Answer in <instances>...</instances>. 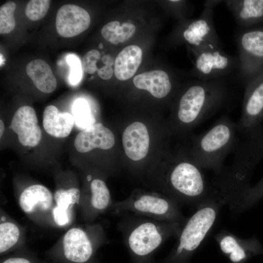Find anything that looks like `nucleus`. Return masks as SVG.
<instances>
[{
  "instance_id": "7c9ffc66",
  "label": "nucleus",
  "mask_w": 263,
  "mask_h": 263,
  "mask_svg": "<svg viewBox=\"0 0 263 263\" xmlns=\"http://www.w3.org/2000/svg\"><path fill=\"white\" fill-rule=\"evenodd\" d=\"M263 194V178L256 186L249 188L240 198L238 206L240 209L248 207L253 202Z\"/></svg>"
},
{
  "instance_id": "39448f33",
  "label": "nucleus",
  "mask_w": 263,
  "mask_h": 263,
  "mask_svg": "<svg viewBox=\"0 0 263 263\" xmlns=\"http://www.w3.org/2000/svg\"><path fill=\"white\" fill-rule=\"evenodd\" d=\"M239 136L237 123L227 115L221 116L195 139L192 160L202 169H211L218 175L224 168L225 158L240 142Z\"/></svg>"
},
{
  "instance_id": "f03ea898",
  "label": "nucleus",
  "mask_w": 263,
  "mask_h": 263,
  "mask_svg": "<svg viewBox=\"0 0 263 263\" xmlns=\"http://www.w3.org/2000/svg\"><path fill=\"white\" fill-rule=\"evenodd\" d=\"M230 203V200L226 195L214 188L213 195L188 218L169 254L156 263H188L211 231L221 207Z\"/></svg>"
},
{
  "instance_id": "c9c22d12",
  "label": "nucleus",
  "mask_w": 263,
  "mask_h": 263,
  "mask_svg": "<svg viewBox=\"0 0 263 263\" xmlns=\"http://www.w3.org/2000/svg\"><path fill=\"white\" fill-rule=\"evenodd\" d=\"M97 72L99 76L104 80L110 79L112 77L113 73V71L112 67L106 65L101 68L98 69Z\"/></svg>"
},
{
  "instance_id": "5701e85b",
  "label": "nucleus",
  "mask_w": 263,
  "mask_h": 263,
  "mask_svg": "<svg viewBox=\"0 0 263 263\" xmlns=\"http://www.w3.org/2000/svg\"><path fill=\"white\" fill-rule=\"evenodd\" d=\"M26 72L35 86L41 92L49 94L56 87V79L49 64L44 60L37 59L29 62Z\"/></svg>"
},
{
  "instance_id": "20e7f679",
  "label": "nucleus",
  "mask_w": 263,
  "mask_h": 263,
  "mask_svg": "<svg viewBox=\"0 0 263 263\" xmlns=\"http://www.w3.org/2000/svg\"><path fill=\"white\" fill-rule=\"evenodd\" d=\"M232 164L215 175L212 183L237 200L250 188L248 181L256 165L263 158V125L240 141Z\"/></svg>"
},
{
  "instance_id": "ddd939ff",
  "label": "nucleus",
  "mask_w": 263,
  "mask_h": 263,
  "mask_svg": "<svg viewBox=\"0 0 263 263\" xmlns=\"http://www.w3.org/2000/svg\"><path fill=\"white\" fill-rule=\"evenodd\" d=\"M214 239L222 253L232 263H245L262 251L254 239H243L225 230L215 235Z\"/></svg>"
},
{
  "instance_id": "6e6552de",
  "label": "nucleus",
  "mask_w": 263,
  "mask_h": 263,
  "mask_svg": "<svg viewBox=\"0 0 263 263\" xmlns=\"http://www.w3.org/2000/svg\"><path fill=\"white\" fill-rule=\"evenodd\" d=\"M239 75L244 84L263 74V25L238 30Z\"/></svg>"
},
{
  "instance_id": "4be33fe9",
  "label": "nucleus",
  "mask_w": 263,
  "mask_h": 263,
  "mask_svg": "<svg viewBox=\"0 0 263 263\" xmlns=\"http://www.w3.org/2000/svg\"><path fill=\"white\" fill-rule=\"evenodd\" d=\"M142 51L138 46L131 45L124 48L118 54L114 61V74L120 80L131 78L139 67Z\"/></svg>"
},
{
  "instance_id": "2f4dec72",
  "label": "nucleus",
  "mask_w": 263,
  "mask_h": 263,
  "mask_svg": "<svg viewBox=\"0 0 263 263\" xmlns=\"http://www.w3.org/2000/svg\"><path fill=\"white\" fill-rule=\"evenodd\" d=\"M100 58L99 52L95 49L88 51L83 57L82 66L84 71L87 74H93L97 71L96 62Z\"/></svg>"
},
{
  "instance_id": "a19ab883",
  "label": "nucleus",
  "mask_w": 263,
  "mask_h": 263,
  "mask_svg": "<svg viewBox=\"0 0 263 263\" xmlns=\"http://www.w3.org/2000/svg\"></svg>"
},
{
  "instance_id": "473e14b6",
  "label": "nucleus",
  "mask_w": 263,
  "mask_h": 263,
  "mask_svg": "<svg viewBox=\"0 0 263 263\" xmlns=\"http://www.w3.org/2000/svg\"><path fill=\"white\" fill-rule=\"evenodd\" d=\"M67 62L71 67L69 80L71 84L78 83L82 77V69L79 58L74 55L67 56Z\"/></svg>"
},
{
  "instance_id": "c85d7f7f",
  "label": "nucleus",
  "mask_w": 263,
  "mask_h": 263,
  "mask_svg": "<svg viewBox=\"0 0 263 263\" xmlns=\"http://www.w3.org/2000/svg\"><path fill=\"white\" fill-rule=\"evenodd\" d=\"M79 198L80 191L77 188L59 189L54 193L56 206L67 210L70 207L78 203Z\"/></svg>"
},
{
  "instance_id": "bb28decb",
  "label": "nucleus",
  "mask_w": 263,
  "mask_h": 263,
  "mask_svg": "<svg viewBox=\"0 0 263 263\" xmlns=\"http://www.w3.org/2000/svg\"><path fill=\"white\" fill-rule=\"evenodd\" d=\"M73 116L76 126L85 129L93 125V116L87 101L83 99H77L73 105Z\"/></svg>"
},
{
  "instance_id": "7ed1b4c3",
  "label": "nucleus",
  "mask_w": 263,
  "mask_h": 263,
  "mask_svg": "<svg viewBox=\"0 0 263 263\" xmlns=\"http://www.w3.org/2000/svg\"><path fill=\"white\" fill-rule=\"evenodd\" d=\"M227 79L197 80L179 99L177 117L182 124L194 127L225 106L230 95Z\"/></svg>"
},
{
  "instance_id": "ea45409f",
  "label": "nucleus",
  "mask_w": 263,
  "mask_h": 263,
  "mask_svg": "<svg viewBox=\"0 0 263 263\" xmlns=\"http://www.w3.org/2000/svg\"><path fill=\"white\" fill-rule=\"evenodd\" d=\"M99 47L100 48H102L103 47V45H102V43H100V44H99Z\"/></svg>"
},
{
  "instance_id": "9d476101",
  "label": "nucleus",
  "mask_w": 263,
  "mask_h": 263,
  "mask_svg": "<svg viewBox=\"0 0 263 263\" xmlns=\"http://www.w3.org/2000/svg\"><path fill=\"white\" fill-rule=\"evenodd\" d=\"M241 117L237 123L239 135L246 138L263 122V74L246 83Z\"/></svg>"
},
{
  "instance_id": "1a4fd4ad",
  "label": "nucleus",
  "mask_w": 263,
  "mask_h": 263,
  "mask_svg": "<svg viewBox=\"0 0 263 263\" xmlns=\"http://www.w3.org/2000/svg\"><path fill=\"white\" fill-rule=\"evenodd\" d=\"M194 54L193 73L198 80L228 79L234 72L239 73L238 57L226 53L222 47L209 48Z\"/></svg>"
},
{
  "instance_id": "58836bf2",
  "label": "nucleus",
  "mask_w": 263,
  "mask_h": 263,
  "mask_svg": "<svg viewBox=\"0 0 263 263\" xmlns=\"http://www.w3.org/2000/svg\"><path fill=\"white\" fill-rule=\"evenodd\" d=\"M4 130V125L3 123V122L1 119L0 120V138L1 137L2 135H3V132Z\"/></svg>"
},
{
  "instance_id": "cd10ccee",
  "label": "nucleus",
  "mask_w": 263,
  "mask_h": 263,
  "mask_svg": "<svg viewBox=\"0 0 263 263\" xmlns=\"http://www.w3.org/2000/svg\"><path fill=\"white\" fill-rule=\"evenodd\" d=\"M16 4L13 1H8L0 7V33L8 34L15 28L16 21L14 11Z\"/></svg>"
},
{
  "instance_id": "0eeeda50",
  "label": "nucleus",
  "mask_w": 263,
  "mask_h": 263,
  "mask_svg": "<svg viewBox=\"0 0 263 263\" xmlns=\"http://www.w3.org/2000/svg\"><path fill=\"white\" fill-rule=\"evenodd\" d=\"M114 213L129 212L154 220L184 225L188 219L180 205L167 196L155 192L135 191L126 199L113 202Z\"/></svg>"
},
{
  "instance_id": "9b49d317",
  "label": "nucleus",
  "mask_w": 263,
  "mask_h": 263,
  "mask_svg": "<svg viewBox=\"0 0 263 263\" xmlns=\"http://www.w3.org/2000/svg\"><path fill=\"white\" fill-rule=\"evenodd\" d=\"M213 16V9L204 7L200 16L189 21L182 31V38L193 47L194 54L209 48L222 47L214 27Z\"/></svg>"
},
{
  "instance_id": "f8f14e48",
  "label": "nucleus",
  "mask_w": 263,
  "mask_h": 263,
  "mask_svg": "<svg viewBox=\"0 0 263 263\" xmlns=\"http://www.w3.org/2000/svg\"><path fill=\"white\" fill-rule=\"evenodd\" d=\"M89 233L79 228H72L65 234L61 258L69 263H87L92 260L98 242Z\"/></svg>"
},
{
  "instance_id": "6ab92c4d",
  "label": "nucleus",
  "mask_w": 263,
  "mask_h": 263,
  "mask_svg": "<svg viewBox=\"0 0 263 263\" xmlns=\"http://www.w3.org/2000/svg\"><path fill=\"white\" fill-rule=\"evenodd\" d=\"M135 86L150 92L155 97L162 98L167 96L172 88L168 73L162 70H153L141 73L134 76Z\"/></svg>"
},
{
  "instance_id": "f704fd0d",
  "label": "nucleus",
  "mask_w": 263,
  "mask_h": 263,
  "mask_svg": "<svg viewBox=\"0 0 263 263\" xmlns=\"http://www.w3.org/2000/svg\"><path fill=\"white\" fill-rule=\"evenodd\" d=\"M1 263H38L34 260L25 256H14L6 258Z\"/></svg>"
},
{
  "instance_id": "423d86ee",
  "label": "nucleus",
  "mask_w": 263,
  "mask_h": 263,
  "mask_svg": "<svg viewBox=\"0 0 263 263\" xmlns=\"http://www.w3.org/2000/svg\"><path fill=\"white\" fill-rule=\"evenodd\" d=\"M202 169L192 161H181L169 169L162 189L167 196L179 205L197 208L213 194Z\"/></svg>"
},
{
  "instance_id": "c756f323",
  "label": "nucleus",
  "mask_w": 263,
  "mask_h": 263,
  "mask_svg": "<svg viewBox=\"0 0 263 263\" xmlns=\"http://www.w3.org/2000/svg\"><path fill=\"white\" fill-rule=\"evenodd\" d=\"M51 1L49 0H31L27 4L25 10L26 17L30 20L36 21L46 15Z\"/></svg>"
},
{
  "instance_id": "f257e3e1",
  "label": "nucleus",
  "mask_w": 263,
  "mask_h": 263,
  "mask_svg": "<svg viewBox=\"0 0 263 263\" xmlns=\"http://www.w3.org/2000/svg\"><path fill=\"white\" fill-rule=\"evenodd\" d=\"M117 228L129 252L131 263H154L156 250L169 239L177 238L184 225L129 212L117 214Z\"/></svg>"
},
{
  "instance_id": "b1692460",
  "label": "nucleus",
  "mask_w": 263,
  "mask_h": 263,
  "mask_svg": "<svg viewBox=\"0 0 263 263\" xmlns=\"http://www.w3.org/2000/svg\"><path fill=\"white\" fill-rule=\"evenodd\" d=\"M90 189L89 203L94 215L104 211L110 207H113V202L112 200L110 191L103 180L99 178L92 180L90 183Z\"/></svg>"
},
{
  "instance_id": "412c9836",
  "label": "nucleus",
  "mask_w": 263,
  "mask_h": 263,
  "mask_svg": "<svg viewBox=\"0 0 263 263\" xmlns=\"http://www.w3.org/2000/svg\"><path fill=\"white\" fill-rule=\"evenodd\" d=\"M53 197L51 191L45 186L34 185L26 188L21 193L19 204L22 210L30 213L39 209L45 211L51 207Z\"/></svg>"
},
{
  "instance_id": "72a5a7b5",
  "label": "nucleus",
  "mask_w": 263,
  "mask_h": 263,
  "mask_svg": "<svg viewBox=\"0 0 263 263\" xmlns=\"http://www.w3.org/2000/svg\"><path fill=\"white\" fill-rule=\"evenodd\" d=\"M54 221L58 225L63 226L69 222L68 210L56 206L52 210Z\"/></svg>"
},
{
  "instance_id": "dca6fc26",
  "label": "nucleus",
  "mask_w": 263,
  "mask_h": 263,
  "mask_svg": "<svg viewBox=\"0 0 263 263\" xmlns=\"http://www.w3.org/2000/svg\"><path fill=\"white\" fill-rule=\"evenodd\" d=\"M238 30L247 29L263 23V0H226Z\"/></svg>"
},
{
  "instance_id": "4468645a",
  "label": "nucleus",
  "mask_w": 263,
  "mask_h": 263,
  "mask_svg": "<svg viewBox=\"0 0 263 263\" xmlns=\"http://www.w3.org/2000/svg\"><path fill=\"white\" fill-rule=\"evenodd\" d=\"M9 128L18 135L19 143L24 146L35 147L41 139V131L36 112L29 106H23L18 109Z\"/></svg>"
},
{
  "instance_id": "aec40b11",
  "label": "nucleus",
  "mask_w": 263,
  "mask_h": 263,
  "mask_svg": "<svg viewBox=\"0 0 263 263\" xmlns=\"http://www.w3.org/2000/svg\"><path fill=\"white\" fill-rule=\"evenodd\" d=\"M74 118L69 113H60L53 105L47 106L43 113V126L50 135L64 138L68 136L73 129Z\"/></svg>"
},
{
  "instance_id": "393cba45",
  "label": "nucleus",
  "mask_w": 263,
  "mask_h": 263,
  "mask_svg": "<svg viewBox=\"0 0 263 263\" xmlns=\"http://www.w3.org/2000/svg\"><path fill=\"white\" fill-rule=\"evenodd\" d=\"M136 31L134 25L128 22L120 24L118 21H112L105 24L102 28V37L113 44L123 43L133 36Z\"/></svg>"
},
{
  "instance_id": "f3484780",
  "label": "nucleus",
  "mask_w": 263,
  "mask_h": 263,
  "mask_svg": "<svg viewBox=\"0 0 263 263\" xmlns=\"http://www.w3.org/2000/svg\"><path fill=\"white\" fill-rule=\"evenodd\" d=\"M114 143L112 132L102 123H97L81 131L75 139L74 145L78 151L85 153L95 148L110 149Z\"/></svg>"
},
{
  "instance_id": "4c0bfd02",
  "label": "nucleus",
  "mask_w": 263,
  "mask_h": 263,
  "mask_svg": "<svg viewBox=\"0 0 263 263\" xmlns=\"http://www.w3.org/2000/svg\"><path fill=\"white\" fill-rule=\"evenodd\" d=\"M102 60L106 65L111 66L113 63V58L110 55H106L103 56Z\"/></svg>"
},
{
  "instance_id": "a878e982",
  "label": "nucleus",
  "mask_w": 263,
  "mask_h": 263,
  "mask_svg": "<svg viewBox=\"0 0 263 263\" xmlns=\"http://www.w3.org/2000/svg\"><path fill=\"white\" fill-rule=\"evenodd\" d=\"M20 235L18 227L10 222L0 225V253L3 254L10 251L18 243Z\"/></svg>"
},
{
  "instance_id": "e433bc0d",
  "label": "nucleus",
  "mask_w": 263,
  "mask_h": 263,
  "mask_svg": "<svg viewBox=\"0 0 263 263\" xmlns=\"http://www.w3.org/2000/svg\"><path fill=\"white\" fill-rule=\"evenodd\" d=\"M224 0H208L205 1L204 7H208L213 9L215 6L223 2Z\"/></svg>"
},
{
  "instance_id": "a211bd4d",
  "label": "nucleus",
  "mask_w": 263,
  "mask_h": 263,
  "mask_svg": "<svg viewBox=\"0 0 263 263\" xmlns=\"http://www.w3.org/2000/svg\"><path fill=\"white\" fill-rule=\"evenodd\" d=\"M122 143L126 155L134 161L144 158L149 149L150 137L146 126L140 122L129 125L124 131Z\"/></svg>"
},
{
  "instance_id": "2eb2a0df",
  "label": "nucleus",
  "mask_w": 263,
  "mask_h": 263,
  "mask_svg": "<svg viewBox=\"0 0 263 263\" xmlns=\"http://www.w3.org/2000/svg\"><path fill=\"white\" fill-rule=\"evenodd\" d=\"M91 22L89 13L81 7L65 4L57 11L56 27V31L65 38L75 37L88 28Z\"/></svg>"
}]
</instances>
